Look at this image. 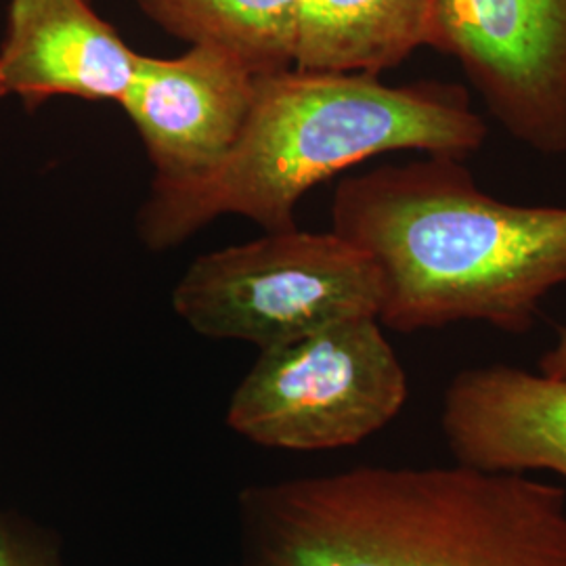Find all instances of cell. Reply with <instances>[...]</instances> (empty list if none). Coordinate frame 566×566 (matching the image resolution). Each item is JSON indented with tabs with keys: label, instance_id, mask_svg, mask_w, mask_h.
<instances>
[{
	"label": "cell",
	"instance_id": "obj_12",
	"mask_svg": "<svg viewBox=\"0 0 566 566\" xmlns=\"http://www.w3.org/2000/svg\"><path fill=\"white\" fill-rule=\"evenodd\" d=\"M0 566H63L60 549L36 526L0 512Z\"/></svg>",
	"mask_w": 566,
	"mask_h": 566
},
{
	"label": "cell",
	"instance_id": "obj_7",
	"mask_svg": "<svg viewBox=\"0 0 566 566\" xmlns=\"http://www.w3.org/2000/svg\"><path fill=\"white\" fill-rule=\"evenodd\" d=\"M261 74L214 44L179 57L139 55L120 105L142 137L154 179L182 181L212 170L240 139Z\"/></svg>",
	"mask_w": 566,
	"mask_h": 566
},
{
	"label": "cell",
	"instance_id": "obj_2",
	"mask_svg": "<svg viewBox=\"0 0 566 566\" xmlns=\"http://www.w3.org/2000/svg\"><path fill=\"white\" fill-rule=\"evenodd\" d=\"M462 160L426 154L346 177L332 231L378 269L386 327L483 322L525 334L566 283V208L495 200Z\"/></svg>",
	"mask_w": 566,
	"mask_h": 566
},
{
	"label": "cell",
	"instance_id": "obj_6",
	"mask_svg": "<svg viewBox=\"0 0 566 566\" xmlns=\"http://www.w3.org/2000/svg\"><path fill=\"white\" fill-rule=\"evenodd\" d=\"M428 46L462 65L514 139L566 154V0H434Z\"/></svg>",
	"mask_w": 566,
	"mask_h": 566
},
{
	"label": "cell",
	"instance_id": "obj_9",
	"mask_svg": "<svg viewBox=\"0 0 566 566\" xmlns=\"http://www.w3.org/2000/svg\"><path fill=\"white\" fill-rule=\"evenodd\" d=\"M441 426L460 464L566 476V378L510 365L470 367L447 386Z\"/></svg>",
	"mask_w": 566,
	"mask_h": 566
},
{
	"label": "cell",
	"instance_id": "obj_1",
	"mask_svg": "<svg viewBox=\"0 0 566 566\" xmlns=\"http://www.w3.org/2000/svg\"><path fill=\"white\" fill-rule=\"evenodd\" d=\"M250 566H566V491L472 465H359L250 486Z\"/></svg>",
	"mask_w": 566,
	"mask_h": 566
},
{
	"label": "cell",
	"instance_id": "obj_8",
	"mask_svg": "<svg viewBox=\"0 0 566 566\" xmlns=\"http://www.w3.org/2000/svg\"><path fill=\"white\" fill-rule=\"evenodd\" d=\"M135 53L91 0H11L0 42V97L34 112L53 97L120 103Z\"/></svg>",
	"mask_w": 566,
	"mask_h": 566
},
{
	"label": "cell",
	"instance_id": "obj_11",
	"mask_svg": "<svg viewBox=\"0 0 566 566\" xmlns=\"http://www.w3.org/2000/svg\"><path fill=\"white\" fill-rule=\"evenodd\" d=\"M147 18L191 44H214L259 74L292 67L298 0H139Z\"/></svg>",
	"mask_w": 566,
	"mask_h": 566
},
{
	"label": "cell",
	"instance_id": "obj_13",
	"mask_svg": "<svg viewBox=\"0 0 566 566\" xmlns=\"http://www.w3.org/2000/svg\"><path fill=\"white\" fill-rule=\"evenodd\" d=\"M539 371L552 378H566V327L556 344L539 359Z\"/></svg>",
	"mask_w": 566,
	"mask_h": 566
},
{
	"label": "cell",
	"instance_id": "obj_10",
	"mask_svg": "<svg viewBox=\"0 0 566 566\" xmlns=\"http://www.w3.org/2000/svg\"><path fill=\"white\" fill-rule=\"evenodd\" d=\"M434 0H298L292 67L369 74L428 46Z\"/></svg>",
	"mask_w": 566,
	"mask_h": 566
},
{
	"label": "cell",
	"instance_id": "obj_4",
	"mask_svg": "<svg viewBox=\"0 0 566 566\" xmlns=\"http://www.w3.org/2000/svg\"><path fill=\"white\" fill-rule=\"evenodd\" d=\"M378 269L334 231L290 229L198 256L172 292V306L198 334L261 350L329 325L376 317Z\"/></svg>",
	"mask_w": 566,
	"mask_h": 566
},
{
	"label": "cell",
	"instance_id": "obj_5",
	"mask_svg": "<svg viewBox=\"0 0 566 566\" xmlns=\"http://www.w3.org/2000/svg\"><path fill=\"white\" fill-rule=\"evenodd\" d=\"M407 401V374L376 317L263 348L235 388L227 424L256 446L329 451L361 443Z\"/></svg>",
	"mask_w": 566,
	"mask_h": 566
},
{
	"label": "cell",
	"instance_id": "obj_3",
	"mask_svg": "<svg viewBox=\"0 0 566 566\" xmlns=\"http://www.w3.org/2000/svg\"><path fill=\"white\" fill-rule=\"evenodd\" d=\"M485 139V122L455 84L390 86L369 74L298 67L261 74L231 151L198 177L154 179L137 231L156 252L227 214L264 233L290 231L304 196L357 164L390 151L465 158Z\"/></svg>",
	"mask_w": 566,
	"mask_h": 566
}]
</instances>
